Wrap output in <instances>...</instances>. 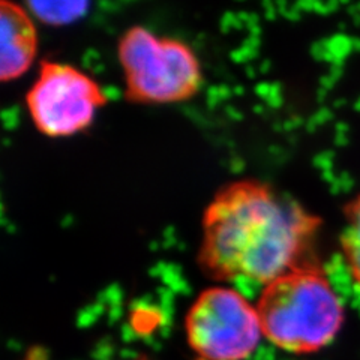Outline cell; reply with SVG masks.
I'll return each instance as SVG.
<instances>
[{
    "mask_svg": "<svg viewBox=\"0 0 360 360\" xmlns=\"http://www.w3.org/2000/svg\"><path fill=\"white\" fill-rule=\"evenodd\" d=\"M321 218L269 184L243 179L222 186L202 217L197 262L219 283L250 279L269 284L314 262Z\"/></svg>",
    "mask_w": 360,
    "mask_h": 360,
    "instance_id": "obj_1",
    "label": "cell"
},
{
    "mask_svg": "<svg viewBox=\"0 0 360 360\" xmlns=\"http://www.w3.org/2000/svg\"><path fill=\"white\" fill-rule=\"evenodd\" d=\"M255 307L266 340L296 356L324 350L345 323L344 302L315 260L266 284Z\"/></svg>",
    "mask_w": 360,
    "mask_h": 360,
    "instance_id": "obj_2",
    "label": "cell"
},
{
    "mask_svg": "<svg viewBox=\"0 0 360 360\" xmlns=\"http://www.w3.org/2000/svg\"><path fill=\"white\" fill-rule=\"evenodd\" d=\"M117 51L125 74V98L132 104L184 103L201 87L200 60L184 41L132 26L120 37Z\"/></svg>",
    "mask_w": 360,
    "mask_h": 360,
    "instance_id": "obj_3",
    "label": "cell"
},
{
    "mask_svg": "<svg viewBox=\"0 0 360 360\" xmlns=\"http://www.w3.org/2000/svg\"><path fill=\"white\" fill-rule=\"evenodd\" d=\"M185 332L202 360H246L264 338L257 307L227 287L200 292L186 314Z\"/></svg>",
    "mask_w": 360,
    "mask_h": 360,
    "instance_id": "obj_4",
    "label": "cell"
},
{
    "mask_svg": "<svg viewBox=\"0 0 360 360\" xmlns=\"http://www.w3.org/2000/svg\"><path fill=\"white\" fill-rule=\"evenodd\" d=\"M107 104L101 86L78 68L44 60L26 94V105L37 129L51 139L71 137L87 129L96 111Z\"/></svg>",
    "mask_w": 360,
    "mask_h": 360,
    "instance_id": "obj_5",
    "label": "cell"
},
{
    "mask_svg": "<svg viewBox=\"0 0 360 360\" xmlns=\"http://www.w3.org/2000/svg\"><path fill=\"white\" fill-rule=\"evenodd\" d=\"M38 51V32L29 9L0 2V78L11 82L29 71Z\"/></svg>",
    "mask_w": 360,
    "mask_h": 360,
    "instance_id": "obj_6",
    "label": "cell"
},
{
    "mask_svg": "<svg viewBox=\"0 0 360 360\" xmlns=\"http://www.w3.org/2000/svg\"><path fill=\"white\" fill-rule=\"evenodd\" d=\"M341 251L353 283L360 288V194L344 206Z\"/></svg>",
    "mask_w": 360,
    "mask_h": 360,
    "instance_id": "obj_7",
    "label": "cell"
},
{
    "mask_svg": "<svg viewBox=\"0 0 360 360\" xmlns=\"http://www.w3.org/2000/svg\"><path fill=\"white\" fill-rule=\"evenodd\" d=\"M87 2H29V13L50 26H65L80 20L89 9Z\"/></svg>",
    "mask_w": 360,
    "mask_h": 360,
    "instance_id": "obj_8",
    "label": "cell"
},
{
    "mask_svg": "<svg viewBox=\"0 0 360 360\" xmlns=\"http://www.w3.org/2000/svg\"><path fill=\"white\" fill-rule=\"evenodd\" d=\"M137 360H149V359H146V357H140V359H137Z\"/></svg>",
    "mask_w": 360,
    "mask_h": 360,
    "instance_id": "obj_9",
    "label": "cell"
}]
</instances>
